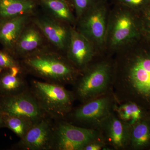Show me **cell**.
<instances>
[{
    "instance_id": "10",
    "label": "cell",
    "mask_w": 150,
    "mask_h": 150,
    "mask_svg": "<svg viewBox=\"0 0 150 150\" xmlns=\"http://www.w3.org/2000/svg\"><path fill=\"white\" fill-rule=\"evenodd\" d=\"M67 48V59L80 71L86 68L93 58V48L88 38L71 29Z\"/></svg>"
},
{
    "instance_id": "9",
    "label": "cell",
    "mask_w": 150,
    "mask_h": 150,
    "mask_svg": "<svg viewBox=\"0 0 150 150\" xmlns=\"http://www.w3.org/2000/svg\"><path fill=\"white\" fill-rule=\"evenodd\" d=\"M131 126L124 123L114 112L98 128L100 137L112 150H126L129 148Z\"/></svg>"
},
{
    "instance_id": "26",
    "label": "cell",
    "mask_w": 150,
    "mask_h": 150,
    "mask_svg": "<svg viewBox=\"0 0 150 150\" xmlns=\"http://www.w3.org/2000/svg\"><path fill=\"white\" fill-rule=\"evenodd\" d=\"M146 11L144 19V29L147 35L150 39V7Z\"/></svg>"
},
{
    "instance_id": "3",
    "label": "cell",
    "mask_w": 150,
    "mask_h": 150,
    "mask_svg": "<svg viewBox=\"0 0 150 150\" xmlns=\"http://www.w3.org/2000/svg\"><path fill=\"white\" fill-rule=\"evenodd\" d=\"M29 90L44 112L54 120L64 119L72 110L76 98L65 86L33 80Z\"/></svg>"
},
{
    "instance_id": "31",
    "label": "cell",
    "mask_w": 150,
    "mask_h": 150,
    "mask_svg": "<svg viewBox=\"0 0 150 150\" xmlns=\"http://www.w3.org/2000/svg\"></svg>"
},
{
    "instance_id": "20",
    "label": "cell",
    "mask_w": 150,
    "mask_h": 150,
    "mask_svg": "<svg viewBox=\"0 0 150 150\" xmlns=\"http://www.w3.org/2000/svg\"><path fill=\"white\" fill-rule=\"evenodd\" d=\"M40 4L57 20L73 21V17L69 4L61 0H39Z\"/></svg>"
},
{
    "instance_id": "18",
    "label": "cell",
    "mask_w": 150,
    "mask_h": 150,
    "mask_svg": "<svg viewBox=\"0 0 150 150\" xmlns=\"http://www.w3.org/2000/svg\"><path fill=\"white\" fill-rule=\"evenodd\" d=\"M137 35V30L134 20L129 15L122 14L116 19L111 36L113 46H118Z\"/></svg>"
},
{
    "instance_id": "11",
    "label": "cell",
    "mask_w": 150,
    "mask_h": 150,
    "mask_svg": "<svg viewBox=\"0 0 150 150\" xmlns=\"http://www.w3.org/2000/svg\"><path fill=\"white\" fill-rule=\"evenodd\" d=\"M87 14L81 23L80 33L99 43H102L105 36L106 11L103 3L97 1L88 10Z\"/></svg>"
},
{
    "instance_id": "15",
    "label": "cell",
    "mask_w": 150,
    "mask_h": 150,
    "mask_svg": "<svg viewBox=\"0 0 150 150\" xmlns=\"http://www.w3.org/2000/svg\"><path fill=\"white\" fill-rule=\"evenodd\" d=\"M38 28L25 26L18 38L14 52L22 59L39 50L43 43V35Z\"/></svg>"
},
{
    "instance_id": "7",
    "label": "cell",
    "mask_w": 150,
    "mask_h": 150,
    "mask_svg": "<svg viewBox=\"0 0 150 150\" xmlns=\"http://www.w3.org/2000/svg\"><path fill=\"white\" fill-rule=\"evenodd\" d=\"M0 111L6 115L26 117L35 123L48 116L40 108L29 88L17 94L0 96Z\"/></svg>"
},
{
    "instance_id": "6",
    "label": "cell",
    "mask_w": 150,
    "mask_h": 150,
    "mask_svg": "<svg viewBox=\"0 0 150 150\" xmlns=\"http://www.w3.org/2000/svg\"><path fill=\"white\" fill-rule=\"evenodd\" d=\"M100 138L97 129L76 126L64 119L55 120L52 150H83L90 142Z\"/></svg>"
},
{
    "instance_id": "13",
    "label": "cell",
    "mask_w": 150,
    "mask_h": 150,
    "mask_svg": "<svg viewBox=\"0 0 150 150\" xmlns=\"http://www.w3.org/2000/svg\"><path fill=\"white\" fill-rule=\"evenodd\" d=\"M21 65L4 69L0 74V96L13 95L29 89Z\"/></svg>"
},
{
    "instance_id": "8",
    "label": "cell",
    "mask_w": 150,
    "mask_h": 150,
    "mask_svg": "<svg viewBox=\"0 0 150 150\" xmlns=\"http://www.w3.org/2000/svg\"><path fill=\"white\" fill-rule=\"evenodd\" d=\"M55 120L46 116L41 118L28 131L13 149L52 150Z\"/></svg>"
},
{
    "instance_id": "19",
    "label": "cell",
    "mask_w": 150,
    "mask_h": 150,
    "mask_svg": "<svg viewBox=\"0 0 150 150\" xmlns=\"http://www.w3.org/2000/svg\"><path fill=\"white\" fill-rule=\"evenodd\" d=\"M35 7L34 0H0V21L28 15Z\"/></svg>"
},
{
    "instance_id": "22",
    "label": "cell",
    "mask_w": 150,
    "mask_h": 150,
    "mask_svg": "<svg viewBox=\"0 0 150 150\" xmlns=\"http://www.w3.org/2000/svg\"><path fill=\"white\" fill-rule=\"evenodd\" d=\"M20 64L10 52L0 51V67L4 69Z\"/></svg>"
},
{
    "instance_id": "12",
    "label": "cell",
    "mask_w": 150,
    "mask_h": 150,
    "mask_svg": "<svg viewBox=\"0 0 150 150\" xmlns=\"http://www.w3.org/2000/svg\"><path fill=\"white\" fill-rule=\"evenodd\" d=\"M56 19L41 16L34 20L36 27L53 46L60 50L68 47L70 31Z\"/></svg>"
},
{
    "instance_id": "27",
    "label": "cell",
    "mask_w": 150,
    "mask_h": 150,
    "mask_svg": "<svg viewBox=\"0 0 150 150\" xmlns=\"http://www.w3.org/2000/svg\"><path fill=\"white\" fill-rule=\"evenodd\" d=\"M4 127V114L0 111V128Z\"/></svg>"
},
{
    "instance_id": "29",
    "label": "cell",
    "mask_w": 150,
    "mask_h": 150,
    "mask_svg": "<svg viewBox=\"0 0 150 150\" xmlns=\"http://www.w3.org/2000/svg\"><path fill=\"white\" fill-rule=\"evenodd\" d=\"M4 70V69H3V68H1V67H0V74H1V73Z\"/></svg>"
},
{
    "instance_id": "25",
    "label": "cell",
    "mask_w": 150,
    "mask_h": 150,
    "mask_svg": "<svg viewBox=\"0 0 150 150\" xmlns=\"http://www.w3.org/2000/svg\"><path fill=\"white\" fill-rule=\"evenodd\" d=\"M126 5L134 8H140L150 4V0H118Z\"/></svg>"
},
{
    "instance_id": "16",
    "label": "cell",
    "mask_w": 150,
    "mask_h": 150,
    "mask_svg": "<svg viewBox=\"0 0 150 150\" xmlns=\"http://www.w3.org/2000/svg\"><path fill=\"white\" fill-rule=\"evenodd\" d=\"M113 112L121 120L130 126L150 116L149 110L132 101H116Z\"/></svg>"
},
{
    "instance_id": "2",
    "label": "cell",
    "mask_w": 150,
    "mask_h": 150,
    "mask_svg": "<svg viewBox=\"0 0 150 150\" xmlns=\"http://www.w3.org/2000/svg\"><path fill=\"white\" fill-rule=\"evenodd\" d=\"M22 59L23 70L45 81L73 86L81 74L68 59L55 52L39 49Z\"/></svg>"
},
{
    "instance_id": "4",
    "label": "cell",
    "mask_w": 150,
    "mask_h": 150,
    "mask_svg": "<svg viewBox=\"0 0 150 150\" xmlns=\"http://www.w3.org/2000/svg\"><path fill=\"white\" fill-rule=\"evenodd\" d=\"M82 71L73 85L72 91L81 103L111 91L113 69L109 62L88 66Z\"/></svg>"
},
{
    "instance_id": "28",
    "label": "cell",
    "mask_w": 150,
    "mask_h": 150,
    "mask_svg": "<svg viewBox=\"0 0 150 150\" xmlns=\"http://www.w3.org/2000/svg\"><path fill=\"white\" fill-rule=\"evenodd\" d=\"M61 1H64L66 2L67 3H68V4H69V2L70 0H61Z\"/></svg>"
},
{
    "instance_id": "5",
    "label": "cell",
    "mask_w": 150,
    "mask_h": 150,
    "mask_svg": "<svg viewBox=\"0 0 150 150\" xmlns=\"http://www.w3.org/2000/svg\"><path fill=\"white\" fill-rule=\"evenodd\" d=\"M112 91L81 103L65 117V120L76 126L97 129L108 116L113 112L116 102Z\"/></svg>"
},
{
    "instance_id": "24",
    "label": "cell",
    "mask_w": 150,
    "mask_h": 150,
    "mask_svg": "<svg viewBox=\"0 0 150 150\" xmlns=\"http://www.w3.org/2000/svg\"><path fill=\"white\" fill-rule=\"evenodd\" d=\"M110 150L111 148L107 146L101 138L90 142L86 145L83 150Z\"/></svg>"
},
{
    "instance_id": "23",
    "label": "cell",
    "mask_w": 150,
    "mask_h": 150,
    "mask_svg": "<svg viewBox=\"0 0 150 150\" xmlns=\"http://www.w3.org/2000/svg\"><path fill=\"white\" fill-rule=\"evenodd\" d=\"M98 1L96 0H71L77 15L81 17L92 6Z\"/></svg>"
},
{
    "instance_id": "17",
    "label": "cell",
    "mask_w": 150,
    "mask_h": 150,
    "mask_svg": "<svg viewBox=\"0 0 150 150\" xmlns=\"http://www.w3.org/2000/svg\"><path fill=\"white\" fill-rule=\"evenodd\" d=\"M128 150H150V117L131 126Z\"/></svg>"
},
{
    "instance_id": "21",
    "label": "cell",
    "mask_w": 150,
    "mask_h": 150,
    "mask_svg": "<svg viewBox=\"0 0 150 150\" xmlns=\"http://www.w3.org/2000/svg\"><path fill=\"white\" fill-rule=\"evenodd\" d=\"M3 114L4 127L11 130L20 139L24 137L35 123L31 119L26 117Z\"/></svg>"
},
{
    "instance_id": "14",
    "label": "cell",
    "mask_w": 150,
    "mask_h": 150,
    "mask_svg": "<svg viewBox=\"0 0 150 150\" xmlns=\"http://www.w3.org/2000/svg\"><path fill=\"white\" fill-rule=\"evenodd\" d=\"M28 18V15H24L0 21V43L10 53H13L17 41L26 26Z\"/></svg>"
},
{
    "instance_id": "1",
    "label": "cell",
    "mask_w": 150,
    "mask_h": 150,
    "mask_svg": "<svg viewBox=\"0 0 150 150\" xmlns=\"http://www.w3.org/2000/svg\"><path fill=\"white\" fill-rule=\"evenodd\" d=\"M111 91L118 102L132 101L150 110V51L129 57L113 72Z\"/></svg>"
},
{
    "instance_id": "30",
    "label": "cell",
    "mask_w": 150,
    "mask_h": 150,
    "mask_svg": "<svg viewBox=\"0 0 150 150\" xmlns=\"http://www.w3.org/2000/svg\"><path fill=\"white\" fill-rule=\"evenodd\" d=\"M149 112H150V110L149 111Z\"/></svg>"
}]
</instances>
